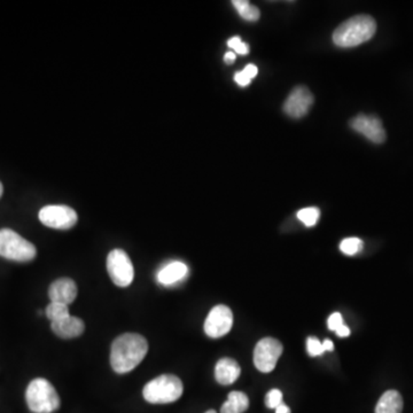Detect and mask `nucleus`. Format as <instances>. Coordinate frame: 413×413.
<instances>
[{"label": "nucleus", "mask_w": 413, "mask_h": 413, "mask_svg": "<svg viewBox=\"0 0 413 413\" xmlns=\"http://www.w3.org/2000/svg\"><path fill=\"white\" fill-rule=\"evenodd\" d=\"M148 342L140 334L125 333L117 336L110 349V365L118 374L134 370L146 357Z\"/></svg>", "instance_id": "f257e3e1"}, {"label": "nucleus", "mask_w": 413, "mask_h": 413, "mask_svg": "<svg viewBox=\"0 0 413 413\" xmlns=\"http://www.w3.org/2000/svg\"><path fill=\"white\" fill-rule=\"evenodd\" d=\"M376 32V23L372 16L360 14L347 20L333 32L336 46L355 47L370 41Z\"/></svg>", "instance_id": "f03ea898"}, {"label": "nucleus", "mask_w": 413, "mask_h": 413, "mask_svg": "<svg viewBox=\"0 0 413 413\" xmlns=\"http://www.w3.org/2000/svg\"><path fill=\"white\" fill-rule=\"evenodd\" d=\"M184 392L182 380L174 374H162L144 387V398L151 404H169L178 401Z\"/></svg>", "instance_id": "7ed1b4c3"}, {"label": "nucleus", "mask_w": 413, "mask_h": 413, "mask_svg": "<svg viewBox=\"0 0 413 413\" xmlns=\"http://www.w3.org/2000/svg\"><path fill=\"white\" fill-rule=\"evenodd\" d=\"M25 401L34 413H52L60 407L59 395L52 383L43 378H37L29 383L25 392Z\"/></svg>", "instance_id": "20e7f679"}, {"label": "nucleus", "mask_w": 413, "mask_h": 413, "mask_svg": "<svg viewBox=\"0 0 413 413\" xmlns=\"http://www.w3.org/2000/svg\"><path fill=\"white\" fill-rule=\"evenodd\" d=\"M37 249L30 241L11 229L0 230V256L11 261L30 262L36 258Z\"/></svg>", "instance_id": "39448f33"}, {"label": "nucleus", "mask_w": 413, "mask_h": 413, "mask_svg": "<svg viewBox=\"0 0 413 413\" xmlns=\"http://www.w3.org/2000/svg\"><path fill=\"white\" fill-rule=\"evenodd\" d=\"M107 271L118 287L130 286L134 278V269L129 255L122 249H114L107 256Z\"/></svg>", "instance_id": "423d86ee"}, {"label": "nucleus", "mask_w": 413, "mask_h": 413, "mask_svg": "<svg viewBox=\"0 0 413 413\" xmlns=\"http://www.w3.org/2000/svg\"><path fill=\"white\" fill-rule=\"evenodd\" d=\"M283 350V345L278 340L274 338L262 339L254 349L255 367L263 373L274 371Z\"/></svg>", "instance_id": "0eeeda50"}, {"label": "nucleus", "mask_w": 413, "mask_h": 413, "mask_svg": "<svg viewBox=\"0 0 413 413\" xmlns=\"http://www.w3.org/2000/svg\"><path fill=\"white\" fill-rule=\"evenodd\" d=\"M39 221L56 230H69L77 223V214L68 205H46L41 209Z\"/></svg>", "instance_id": "6e6552de"}, {"label": "nucleus", "mask_w": 413, "mask_h": 413, "mask_svg": "<svg viewBox=\"0 0 413 413\" xmlns=\"http://www.w3.org/2000/svg\"><path fill=\"white\" fill-rule=\"evenodd\" d=\"M234 325V314L230 307L220 305L212 307L205 318V332L209 338L218 339L227 336Z\"/></svg>", "instance_id": "1a4fd4ad"}, {"label": "nucleus", "mask_w": 413, "mask_h": 413, "mask_svg": "<svg viewBox=\"0 0 413 413\" xmlns=\"http://www.w3.org/2000/svg\"><path fill=\"white\" fill-rule=\"evenodd\" d=\"M352 130L363 134L364 137L374 144H382L386 140V131L381 120L376 115L360 114L349 122Z\"/></svg>", "instance_id": "9d476101"}, {"label": "nucleus", "mask_w": 413, "mask_h": 413, "mask_svg": "<svg viewBox=\"0 0 413 413\" xmlns=\"http://www.w3.org/2000/svg\"><path fill=\"white\" fill-rule=\"evenodd\" d=\"M314 103V96L305 85L294 87L284 103V112L289 117L301 118L307 115Z\"/></svg>", "instance_id": "9b49d317"}, {"label": "nucleus", "mask_w": 413, "mask_h": 413, "mask_svg": "<svg viewBox=\"0 0 413 413\" xmlns=\"http://www.w3.org/2000/svg\"><path fill=\"white\" fill-rule=\"evenodd\" d=\"M77 285L70 278H60L51 284L49 288V296L51 302L72 305L77 296Z\"/></svg>", "instance_id": "f8f14e48"}, {"label": "nucleus", "mask_w": 413, "mask_h": 413, "mask_svg": "<svg viewBox=\"0 0 413 413\" xmlns=\"http://www.w3.org/2000/svg\"><path fill=\"white\" fill-rule=\"evenodd\" d=\"M51 329L61 339H74L84 333L85 325L81 318L68 316L58 322H52Z\"/></svg>", "instance_id": "ddd939ff"}, {"label": "nucleus", "mask_w": 413, "mask_h": 413, "mask_svg": "<svg viewBox=\"0 0 413 413\" xmlns=\"http://www.w3.org/2000/svg\"><path fill=\"white\" fill-rule=\"evenodd\" d=\"M241 373L239 364L232 358L225 357L218 360L215 367V378L220 385H232Z\"/></svg>", "instance_id": "4468645a"}, {"label": "nucleus", "mask_w": 413, "mask_h": 413, "mask_svg": "<svg viewBox=\"0 0 413 413\" xmlns=\"http://www.w3.org/2000/svg\"><path fill=\"white\" fill-rule=\"evenodd\" d=\"M189 274V267L183 262H171L162 267L158 274V281L165 286H171L183 280Z\"/></svg>", "instance_id": "2eb2a0df"}, {"label": "nucleus", "mask_w": 413, "mask_h": 413, "mask_svg": "<svg viewBox=\"0 0 413 413\" xmlns=\"http://www.w3.org/2000/svg\"><path fill=\"white\" fill-rule=\"evenodd\" d=\"M403 398L398 390H388L380 398L376 413H402Z\"/></svg>", "instance_id": "dca6fc26"}, {"label": "nucleus", "mask_w": 413, "mask_h": 413, "mask_svg": "<svg viewBox=\"0 0 413 413\" xmlns=\"http://www.w3.org/2000/svg\"><path fill=\"white\" fill-rule=\"evenodd\" d=\"M248 407L249 398L245 393L231 392L227 401L222 405L221 413H243Z\"/></svg>", "instance_id": "f3484780"}, {"label": "nucleus", "mask_w": 413, "mask_h": 413, "mask_svg": "<svg viewBox=\"0 0 413 413\" xmlns=\"http://www.w3.org/2000/svg\"><path fill=\"white\" fill-rule=\"evenodd\" d=\"M232 5L238 11L239 15L246 21H258L260 16H261V12H260L258 7L253 6L252 4L247 1V0H234Z\"/></svg>", "instance_id": "a211bd4d"}, {"label": "nucleus", "mask_w": 413, "mask_h": 413, "mask_svg": "<svg viewBox=\"0 0 413 413\" xmlns=\"http://www.w3.org/2000/svg\"><path fill=\"white\" fill-rule=\"evenodd\" d=\"M45 314H46L47 318L51 320V323L70 316L68 305H63V303H54V302H51L50 305H47Z\"/></svg>", "instance_id": "6ab92c4d"}, {"label": "nucleus", "mask_w": 413, "mask_h": 413, "mask_svg": "<svg viewBox=\"0 0 413 413\" xmlns=\"http://www.w3.org/2000/svg\"><path fill=\"white\" fill-rule=\"evenodd\" d=\"M319 209L316 207H307L298 210V221L302 222L307 227H314L319 220Z\"/></svg>", "instance_id": "aec40b11"}, {"label": "nucleus", "mask_w": 413, "mask_h": 413, "mask_svg": "<svg viewBox=\"0 0 413 413\" xmlns=\"http://www.w3.org/2000/svg\"><path fill=\"white\" fill-rule=\"evenodd\" d=\"M363 249V241L360 238H347V239L342 240L340 243V250L345 255H356Z\"/></svg>", "instance_id": "412c9836"}, {"label": "nucleus", "mask_w": 413, "mask_h": 413, "mask_svg": "<svg viewBox=\"0 0 413 413\" xmlns=\"http://www.w3.org/2000/svg\"><path fill=\"white\" fill-rule=\"evenodd\" d=\"M258 74V67L255 65H246L243 72H236L234 76V81L240 85V87H247L250 84L253 78Z\"/></svg>", "instance_id": "4be33fe9"}, {"label": "nucleus", "mask_w": 413, "mask_h": 413, "mask_svg": "<svg viewBox=\"0 0 413 413\" xmlns=\"http://www.w3.org/2000/svg\"><path fill=\"white\" fill-rule=\"evenodd\" d=\"M281 403H283V393L280 392L279 389H271L265 396V405L269 409H276Z\"/></svg>", "instance_id": "5701e85b"}, {"label": "nucleus", "mask_w": 413, "mask_h": 413, "mask_svg": "<svg viewBox=\"0 0 413 413\" xmlns=\"http://www.w3.org/2000/svg\"><path fill=\"white\" fill-rule=\"evenodd\" d=\"M307 352H309V355L312 356V357H316V356H320V355L324 354L323 345H322V342H320L317 338H314V336H310V338H307Z\"/></svg>", "instance_id": "b1692460"}, {"label": "nucleus", "mask_w": 413, "mask_h": 413, "mask_svg": "<svg viewBox=\"0 0 413 413\" xmlns=\"http://www.w3.org/2000/svg\"><path fill=\"white\" fill-rule=\"evenodd\" d=\"M227 45H229L231 49H234L236 53L240 54V56H246V54L249 53L248 45L243 43L240 37L231 38V39H229V42H227Z\"/></svg>", "instance_id": "393cba45"}, {"label": "nucleus", "mask_w": 413, "mask_h": 413, "mask_svg": "<svg viewBox=\"0 0 413 413\" xmlns=\"http://www.w3.org/2000/svg\"><path fill=\"white\" fill-rule=\"evenodd\" d=\"M327 325H329V329H331V331H334V332H336V329L343 325V318H342V314H340V312H334V314H331L329 317V320H327Z\"/></svg>", "instance_id": "a878e982"}, {"label": "nucleus", "mask_w": 413, "mask_h": 413, "mask_svg": "<svg viewBox=\"0 0 413 413\" xmlns=\"http://www.w3.org/2000/svg\"><path fill=\"white\" fill-rule=\"evenodd\" d=\"M336 333L338 334V336L345 338V336H350V329H349V327L345 326V324H343L342 326H340L339 329H336Z\"/></svg>", "instance_id": "bb28decb"}, {"label": "nucleus", "mask_w": 413, "mask_h": 413, "mask_svg": "<svg viewBox=\"0 0 413 413\" xmlns=\"http://www.w3.org/2000/svg\"><path fill=\"white\" fill-rule=\"evenodd\" d=\"M234 60H236V54L234 52H227L224 56V61L227 63V65H232L234 63Z\"/></svg>", "instance_id": "cd10ccee"}, {"label": "nucleus", "mask_w": 413, "mask_h": 413, "mask_svg": "<svg viewBox=\"0 0 413 413\" xmlns=\"http://www.w3.org/2000/svg\"><path fill=\"white\" fill-rule=\"evenodd\" d=\"M322 345H323L324 352L325 351H332L334 349V345H333V342L331 340H325Z\"/></svg>", "instance_id": "c85d7f7f"}, {"label": "nucleus", "mask_w": 413, "mask_h": 413, "mask_svg": "<svg viewBox=\"0 0 413 413\" xmlns=\"http://www.w3.org/2000/svg\"><path fill=\"white\" fill-rule=\"evenodd\" d=\"M276 413H291V409L286 404L281 403L279 407H276Z\"/></svg>", "instance_id": "c756f323"}, {"label": "nucleus", "mask_w": 413, "mask_h": 413, "mask_svg": "<svg viewBox=\"0 0 413 413\" xmlns=\"http://www.w3.org/2000/svg\"><path fill=\"white\" fill-rule=\"evenodd\" d=\"M3 192H4L3 184H1V182H0V198H1V196H3Z\"/></svg>", "instance_id": "7c9ffc66"}, {"label": "nucleus", "mask_w": 413, "mask_h": 413, "mask_svg": "<svg viewBox=\"0 0 413 413\" xmlns=\"http://www.w3.org/2000/svg\"><path fill=\"white\" fill-rule=\"evenodd\" d=\"M205 413H217V412H216V411H215V410H209V411H207V412H205Z\"/></svg>", "instance_id": "2f4dec72"}]
</instances>
